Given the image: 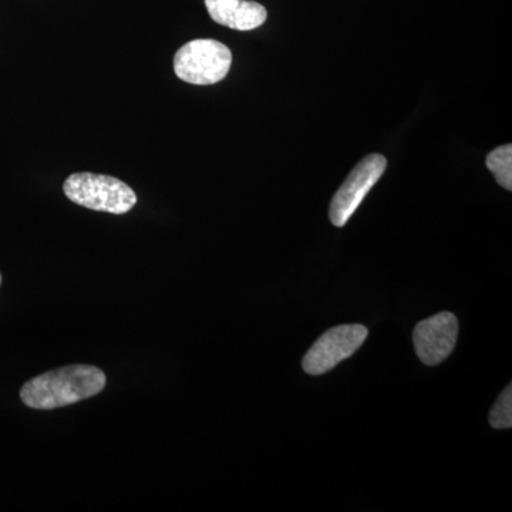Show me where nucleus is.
I'll return each mask as SVG.
<instances>
[{
	"label": "nucleus",
	"instance_id": "nucleus-1",
	"mask_svg": "<svg viewBox=\"0 0 512 512\" xmlns=\"http://www.w3.org/2000/svg\"><path fill=\"white\" fill-rule=\"evenodd\" d=\"M106 383V375L99 367L66 366L26 382L20 390V399L30 409H59L97 396Z\"/></svg>",
	"mask_w": 512,
	"mask_h": 512
},
{
	"label": "nucleus",
	"instance_id": "nucleus-2",
	"mask_svg": "<svg viewBox=\"0 0 512 512\" xmlns=\"http://www.w3.org/2000/svg\"><path fill=\"white\" fill-rule=\"evenodd\" d=\"M63 191L74 204L110 214H127L137 204L133 188L110 175L72 174L64 181Z\"/></svg>",
	"mask_w": 512,
	"mask_h": 512
},
{
	"label": "nucleus",
	"instance_id": "nucleus-3",
	"mask_svg": "<svg viewBox=\"0 0 512 512\" xmlns=\"http://www.w3.org/2000/svg\"><path fill=\"white\" fill-rule=\"evenodd\" d=\"M232 53L218 40L188 42L174 57V72L185 83L208 86L220 83L231 69Z\"/></svg>",
	"mask_w": 512,
	"mask_h": 512
},
{
	"label": "nucleus",
	"instance_id": "nucleus-4",
	"mask_svg": "<svg viewBox=\"0 0 512 512\" xmlns=\"http://www.w3.org/2000/svg\"><path fill=\"white\" fill-rule=\"evenodd\" d=\"M367 335L369 330L363 325H340L329 329L303 357V370L312 376L330 372L340 362L355 355Z\"/></svg>",
	"mask_w": 512,
	"mask_h": 512
},
{
	"label": "nucleus",
	"instance_id": "nucleus-5",
	"mask_svg": "<svg viewBox=\"0 0 512 512\" xmlns=\"http://www.w3.org/2000/svg\"><path fill=\"white\" fill-rule=\"evenodd\" d=\"M387 160L382 154H370L353 168L345 183L330 202L329 217L335 227H345L366 195L382 178Z\"/></svg>",
	"mask_w": 512,
	"mask_h": 512
},
{
	"label": "nucleus",
	"instance_id": "nucleus-6",
	"mask_svg": "<svg viewBox=\"0 0 512 512\" xmlns=\"http://www.w3.org/2000/svg\"><path fill=\"white\" fill-rule=\"evenodd\" d=\"M458 320L453 313L440 312L421 320L413 333L414 349L424 365L444 362L456 348Z\"/></svg>",
	"mask_w": 512,
	"mask_h": 512
},
{
	"label": "nucleus",
	"instance_id": "nucleus-7",
	"mask_svg": "<svg viewBox=\"0 0 512 512\" xmlns=\"http://www.w3.org/2000/svg\"><path fill=\"white\" fill-rule=\"evenodd\" d=\"M205 6L215 23L241 32L258 29L268 18L261 3L249 0H205Z\"/></svg>",
	"mask_w": 512,
	"mask_h": 512
},
{
	"label": "nucleus",
	"instance_id": "nucleus-8",
	"mask_svg": "<svg viewBox=\"0 0 512 512\" xmlns=\"http://www.w3.org/2000/svg\"><path fill=\"white\" fill-rule=\"evenodd\" d=\"M488 170L493 173L497 183L505 190H512V146H501L495 148L485 160Z\"/></svg>",
	"mask_w": 512,
	"mask_h": 512
},
{
	"label": "nucleus",
	"instance_id": "nucleus-9",
	"mask_svg": "<svg viewBox=\"0 0 512 512\" xmlns=\"http://www.w3.org/2000/svg\"><path fill=\"white\" fill-rule=\"evenodd\" d=\"M490 423L494 429L507 430L512 427V386L500 394L490 413Z\"/></svg>",
	"mask_w": 512,
	"mask_h": 512
},
{
	"label": "nucleus",
	"instance_id": "nucleus-10",
	"mask_svg": "<svg viewBox=\"0 0 512 512\" xmlns=\"http://www.w3.org/2000/svg\"><path fill=\"white\" fill-rule=\"evenodd\" d=\"M0 284H2V275H0Z\"/></svg>",
	"mask_w": 512,
	"mask_h": 512
}]
</instances>
